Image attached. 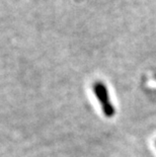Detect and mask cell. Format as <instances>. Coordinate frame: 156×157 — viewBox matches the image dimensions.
I'll return each instance as SVG.
<instances>
[{"mask_svg":"<svg viewBox=\"0 0 156 157\" xmlns=\"http://www.w3.org/2000/svg\"><path fill=\"white\" fill-rule=\"evenodd\" d=\"M92 89H93V92L96 96V98L98 99L104 115L107 117V118H112L116 113V109H115L114 105H112L111 101L108 88H107V86H105V84H104V83L101 81H97L93 84Z\"/></svg>","mask_w":156,"mask_h":157,"instance_id":"1","label":"cell"},{"mask_svg":"<svg viewBox=\"0 0 156 157\" xmlns=\"http://www.w3.org/2000/svg\"><path fill=\"white\" fill-rule=\"evenodd\" d=\"M153 92H154V93H156V90H153Z\"/></svg>","mask_w":156,"mask_h":157,"instance_id":"2","label":"cell"}]
</instances>
